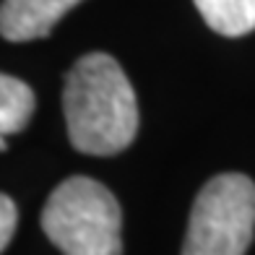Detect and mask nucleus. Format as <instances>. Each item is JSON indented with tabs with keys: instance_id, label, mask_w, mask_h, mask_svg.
<instances>
[{
	"instance_id": "nucleus-5",
	"label": "nucleus",
	"mask_w": 255,
	"mask_h": 255,
	"mask_svg": "<svg viewBox=\"0 0 255 255\" xmlns=\"http://www.w3.org/2000/svg\"><path fill=\"white\" fill-rule=\"evenodd\" d=\"M34 115V91L16 76L0 73V151H5V135L21 133Z\"/></svg>"
},
{
	"instance_id": "nucleus-7",
	"label": "nucleus",
	"mask_w": 255,
	"mask_h": 255,
	"mask_svg": "<svg viewBox=\"0 0 255 255\" xmlns=\"http://www.w3.org/2000/svg\"><path fill=\"white\" fill-rule=\"evenodd\" d=\"M16 222H18V211H16V203L8 198V195L0 193V253L8 248L10 237L16 232Z\"/></svg>"
},
{
	"instance_id": "nucleus-2",
	"label": "nucleus",
	"mask_w": 255,
	"mask_h": 255,
	"mask_svg": "<svg viewBox=\"0 0 255 255\" xmlns=\"http://www.w3.org/2000/svg\"><path fill=\"white\" fill-rule=\"evenodd\" d=\"M42 229L63 255H123V211L102 182L76 175L52 190Z\"/></svg>"
},
{
	"instance_id": "nucleus-4",
	"label": "nucleus",
	"mask_w": 255,
	"mask_h": 255,
	"mask_svg": "<svg viewBox=\"0 0 255 255\" xmlns=\"http://www.w3.org/2000/svg\"><path fill=\"white\" fill-rule=\"evenodd\" d=\"M81 0H3L0 3V37L8 42L42 39Z\"/></svg>"
},
{
	"instance_id": "nucleus-1",
	"label": "nucleus",
	"mask_w": 255,
	"mask_h": 255,
	"mask_svg": "<svg viewBox=\"0 0 255 255\" xmlns=\"http://www.w3.org/2000/svg\"><path fill=\"white\" fill-rule=\"evenodd\" d=\"M63 110L76 151L115 156L135 141L138 102L125 71L104 52L84 55L65 76Z\"/></svg>"
},
{
	"instance_id": "nucleus-6",
	"label": "nucleus",
	"mask_w": 255,
	"mask_h": 255,
	"mask_svg": "<svg viewBox=\"0 0 255 255\" xmlns=\"http://www.w3.org/2000/svg\"><path fill=\"white\" fill-rule=\"evenodd\" d=\"M195 8L224 37H242L255 29V0H195Z\"/></svg>"
},
{
	"instance_id": "nucleus-3",
	"label": "nucleus",
	"mask_w": 255,
	"mask_h": 255,
	"mask_svg": "<svg viewBox=\"0 0 255 255\" xmlns=\"http://www.w3.org/2000/svg\"><path fill=\"white\" fill-rule=\"evenodd\" d=\"M255 235V182L224 172L193 203L182 255H245Z\"/></svg>"
}]
</instances>
